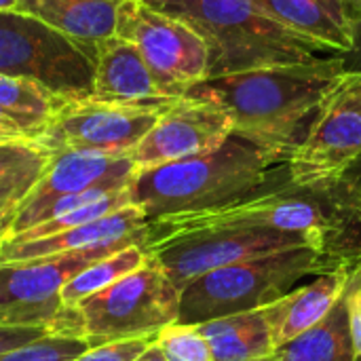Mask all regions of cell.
<instances>
[{"label":"cell","instance_id":"17","mask_svg":"<svg viewBox=\"0 0 361 361\" xmlns=\"http://www.w3.org/2000/svg\"><path fill=\"white\" fill-rule=\"evenodd\" d=\"M93 74L95 102L116 106H167L180 97H167L154 80L137 47L121 36L97 44Z\"/></svg>","mask_w":361,"mask_h":361},{"label":"cell","instance_id":"6","mask_svg":"<svg viewBox=\"0 0 361 361\" xmlns=\"http://www.w3.org/2000/svg\"><path fill=\"white\" fill-rule=\"evenodd\" d=\"M180 290L148 256V260L76 307H63L53 322L57 336L82 338L91 347L157 336L178 322Z\"/></svg>","mask_w":361,"mask_h":361},{"label":"cell","instance_id":"22","mask_svg":"<svg viewBox=\"0 0 361 361\" xmlns=\"http://www.w3.org/2000/svg\"><path fill=\"white\" fill-rule=\"evenodd\" d=\"M70 102L27 78L0 74V108L34 142Z\"/></svg>","mask_w":361,"mask_h":361},{"label":"cell","instance_id":"15","mask_svg":"<svg viewBox=\"0 0 361 361\" xmlns=\"http://www.w3.org/2000/svg\"><path fill=\"white\" fill-rule=\"evenodd\" d=\"M264 15L334 57L355 47L361 0H252Z\"/></svg>","mask_w":361,"mask_h":361},{"label":"cell","instance_id":"20","mask_svg":"<svg viewBox=\"0 0 361 361\" xmlns=\"http://www.w3.org/2000/svg\"><path fill=\"white\" fill-rule=\"evenodd\" d=\"M199 330L212 349V361H256L275 353L260 309L203 322Z\"/></svg>","mask_w":361,"mask_h":361},{"label":"cell","instance_id":"10","mask_svg":"<svg viewBox=\"0 0 361 361\" xmlns=\"http://www.w3.org/2000/svg\"><path fill=\"white\" fill-rule=\"evenodd\" d=\"M296 247L315 245L302 235L256 228L184 231L163 235L146 243L148 256L163 269L178 290L222 267Z\"/></svg>","mask_w":361,"mask_h":361},{"label":"cell","instance_id":"27","mask_svg":"<svg viewBox=\"0 0 361 361\" xmlns=\"http://www.w3.org/2000/svg\"><path fill=\"white\" fill-rule=\"evenodd\" d=\"M152 343H154V336H142V338L97 345V347L87 349L82 355H78L72 361H135Z\"/></svg>","mask_w":361,"mask_h":361},{"label":"cell","instance_id":"2","mask_svg":"<svg viewBox=\"0 0 361 361\" xmlns=\"http://www.w3.org/2000/svg\"><path fill=\"white\" fill-rule=\"evenodd\" d=\"M271 180L256 192L228 205L148 222L150 241L171 233L203 228L281 231L307 237L322 252H336L355 262L360 260V226L343 203L338 186L315 190L292 184L288 176L279 184Z\"/></svg>","mask_w":361,"mask_h":361},{"label":"cell","instance_id":"31","mask_svg":"<svg viewBox=\"0 0 361 361\" xmlns=\"http://www.w3.org/2000/svg\"><path fill=\"white\" fill-rule=\"evenodd\" d=\"M341 197H343V203L347 205L351 218L355 220V224L361 228V169H355L341 186ZM361 262V250H360V260Z\"/></svg>","mask_w":361,"mask_h":361},{"label":"cell","instance_id":"18","mask_svg":"<svg viewBox=\"0 0 361 361\" xmlns=\"http://www.w3.org/2000/svg\"><path fill=\"white\" fill-rule=\"evenodd\" d=\"M351 271L353 267H343L330 275H322L313 283L288 292L260 309L275 351L319 326L334 311L347 292Z\"/></svg>","mask_w":361,"mask_h":361},{"label":"cell","instance_id":"23","mask_svg":"<svg viewBox=\"0 0 361 361\" xmlns=\"http://www.w3.org/2000/svg\"><path fill=\"white\" fill-rule=\"evenodd\" d=\"M146 260H148L146 245H129L104 260L93 262L91 267H87L85 271H80L74 279L66 283V288L61 290L63 307H76L85 298L102 292L104 288L112 286L121 277L140 269Z\"/></svg>","mask_w":361,"mask_h":361},{"label":"cell","instance_id":"32","mask_svg":"<svg viewBox=\"0 0 361 361\" xmlns=\"http://www.w3.org/2000/svg\"><path fill=\"white\" fill-rule=\"evenodd\" d=\"M343 68L345 72H361V13L360 23H357V36H355V47L349 55L343 57Z\"/></svg>","mask_w":361,"mask_h":361},{"label":"cell","instance_id":"33","mask_svg":"<svg viewBox=\"0 0 361 361\" xmlns=\"http://www.w3.org/2000/svg\"><path fill=\"white\" fill-rule=\"evenodd\" d=\"M11 142H32L19 127L0 123V144H11Z\"/></svg>","mask_w":361,"mask_h":361},{"label":"cell","instance_id":"36","mask_svg":"<svg viewBox=\"0 0 361 361\" xmlns=\"http://www.w3.org/2000/svg\"><path fill=\"white\" fill-rule=\"evenodd\" d=\"M256 361H277V360H275V353H273L271 357H264V360H256Z\"/></svg>","mask_w":361,"mask_h":361},{"label":"cell","instance_id":"1","mask_svg":"<svg viewBox=\"0 0 361 361\" xmlns=\"http://www.w3.org/2000/svg\"><path fill=\"white\" fill-rule=\"evenodd\" d=\"M343 74V57H326L209 76L186 95L222 108L233 123V135L286 163Z\"/></svg>","mask_w":361,"mask_h":361},{"label":"cell","instance_id":"8","mask_svg":"<svg viewBox=\"0 0 361 361\" xmlns=\"http://www.w3.org/2000/svg\"><path fill=\"white\" fill-rule=\"evenodd\" d=\"M0 74L27 78L68 102L93 97V59L44 21L0 11Z\"/></svg>","mask_w":361,"mask_h":361},{"label":"cell","instance_id":"30","mask_svg":"<svg viewBox=\"0 0 361 361\" xmlns=\"http://www.w3.org/2000/svg\"><path fill=\"white\" fill-rule=\"evenodd\" d=\"M49 330L44 328H0V355L6 351H13L17 347H23L32 341H38L42 336H47Z\"/></svg>","mask_w":361,"mask_h":361},{"label":"cell","instance_id":"5","mask_svg":"<svg viewBox=\"0 0 361 361\" xmlns=\"http://www.w3.org/2000/svg\"><path fill=\"white\" fill-rule=\"evenodd\" d=\"M357 262L336 252L296 247L235 262L197 277L180 290V324L199 326L209 319L258 311L288 294L309 275H330Z\"/></svg>","mask_w":361,"mask_h":361},{"label":"cell","instance_id":"7","mask_svg":"<svg viewBox=\"0 0 361 361\" xmlns=\"http://www.w3.org/2000/svg\"><path fill=\"white\" fill-rule=\"evenodd\" d=\"M361 163V72H345L286 161L292 184L315 190L341 186Z\"/></svg>","mask_w":361,"mask_h":361},{"label":"cell","instance_id":"37","mask_svg":"<svg viewBox=\"0 0 361 361\" xmlns=\"http://www.w3.org/2000/svg\"><path fill=\"white\" fill-rule=\"evenodd\" d=\"M357 169H361V163H360V167H357Z\"/></svg>","mask_w":361,"mask_h":361},{"label":"cell","instance_id":"14","mask_svg":"<svg viewBox=\"0 0 361 361\" xmlns=\"http://www.w3.org/2000/svg\"><path fill=\"white\" fill-rule=\"evenodd\" d=\"M135 173V165L129 154H99L82 150H66L49 154V161L19 203L13 216L30 214L36 207L66 195H76L93 188L121 190L127 188Z\"/></svg>","mask_w":361,"mask_h":361},{"label":"cell","instance_id":"28","mask_svg":"<svg viewBox=\"0 0 361 361\" xmlns=\"http://www.w3.org/2000/svg\"><path fill=\"white\" fill-rule=\"evenodd\" d=\"M49 159V152L42 150L34 142H11V144H0V182L8 178L11 173Z\"/></svg>","mask_w":361,"mask_h":361},{"label":"cell","instance_id":"35","mask_svg":"<svg viewBox=\"0 0 361 361\" xmlns=\"http://www.w3.org/2000/svg\"><path fill=\"white\" fill-rule=\"evenodd\" d=\"M17 0H0V11H15Z\"/></svg>","mask_w":361,"mask_h":361},{"label":"cell","instance_id":"21","mask_svg":"<svg viewBox=\"0 0 361 361\" xmlns=\"http://www.w3.org/2000/svg\"><path fill=\"white\" fill-rule=\"evenodd\" d=\"M277 361H357L351 326L347 292L334 311L313 330L275 351Z\"/></svg>","mask_w":361,"mask_h":361},{"label":"cell","instance_id":"9","mask_svg":"<svg viewBox=\"0 0 361 361\" xmlns=\"http://www.w3.org/2000/svg\"><path fill=\"white\" fill-rule=\"evenodd\" d=\"M116 36L133 42L167 97H184L209 74L205 40L182 19L144 0H123Z\"/></svg>","mask_w":361,"mask_h":361},{"label":"cell","instance_id":"25","mask_svg":"<svg viewBox=\"0 0 361 361\" xmlns=\"http://www.w3.org/2000/svg\"><path fill=\"white\" fill-rule=\"evenodd\" d=\"M87 349H91V345L82 338L47 334L23 347L2 353L0 361H72Z\"/></svg>","mask_w":361,"mask_h":361},{"label":"cell","instance_id":"11","mask_svg":"<svg viewBox=\"0 0 361 361\" xmlns=\"http://www.w3.org/2000/svg\"><path fill=\"white\" fill-rule=\"evenodd\" d=\"M137 241H118L53 258L0 264V328H44L61 311V290L80 271Z\"/></svg>","mask_w":361,"mask_h":361},{"label":"cell","instance_id":"3","mask_svg":"<svg viewBox=\"0 0 361 361\" xmlns=\"http://www.w3.org/2000/svg\"><path fill=\"white\" fill-rule=\"evenodd\" d=\"M275 163L267 150L231 135L209 152L137 169L129 182L131 203L148 222L216 209L262 188Z\"/></svg>","mask_w":361,"mask_h":361},{"label":"cell","instance_id":"19","mask_svg":"<svg viewBox=\"0 0 361 361\" xmlns=\"http://www.w3.org/2000/svg\"><path fill=\"white\" fill-rule=\"evenodd\" d=\"M123 0H17L15 11L32 15L76 42L93 61L97 44L116 34Z\"/></svg>","mask_w":361,"mask_h":361},{"label":"cell","instance_id":"24","mask_svg":"<svg viewBox=\"0 0 361 361\" xmlns=\"http://www.w3.org/2000/svg\"><path fill=\"white\" fill-rule=\"evenodd\" d=\"M154 347L167 361H212V349L199 326L173 322L154 336Z\"/></svg>","mask_w":361,"mask_h":361},{"label":"cell","instance_id":"13","mask_svg":"<svg viewBox=\"0 0 361 361\" xmlns=\"http://www.w3.org/2000/svg\"><path fill=\"white\" fill-rule=\"evenodd\" d=\"M233 135V123L222 108L212 102L180 97L163 110L154 127L131 150L137 169L188 159L222 146Z\"/></svg>","mask_w":361,"mask_h":361},{"label":"cell","instance_id":"12","mask_svg":"<svg viewBox=\"0 0 361 361\" xmlns=\"http://www.w3.org/2000/svg\"><path fill=\"white\" fill-rule=\"evenodd\" d=\"M167 106H116L95 99L70 102L53 116L34 144L49 154L66 150L131 154Z\"/></svg>","mask_w":361,"mask_h":361},{"label":"cell","instance_id":"4","mask_svg":"<svg viewBox=\"0 0 361 361\" xmlns=\"http://www.w3.org/2000/svg\"><path fill=\"white\" fill-rule=\"evenodd\" d=\"M188 23L207 44L209 76L334 57L264 15L252 0H144Z\"/></svg>","mask_w":361,"mask_h":361},{"label":"cell","instance_id":"16","mask_svg":"<svg viewBox=\"0 0 361 361\" xmlns=\"http://www.w3.org/2000/svg\"><path fill=\"white\" fill-rule=\"evenodd\" d=\"M118 241H137L144 245L150 241L148 218L133 203L95 222H89V224L57 233V235H49V237L23 241V243L0 241V264L53 258V256H61L68 252H78V250L95 247V245L118 243Z\"/></svg>","mask_w":361,"mask_h":361},{"label":"cell","instance_id":"26","mask_svg":"<svg viewBox=\"0 0 361 361\" xmlns=\"http://www.w3.org/2000/svg\"><path fill=\"white\" fill-rule=\"evenodd\" d=\"M49 159L32 163L15 173H11L8 178H4L0 182V237L4 235L15 209L19 207V203L25 199V195L30 192V188L36 184V180L40 178L44 165Z\"/></svg>","mask_w":361,"mask_h":361},{"label":"cell","instance_id":"34","mask_svg":"<svg viewBox=\"0 0 361 361\" xmlns=\"http://www.w3.org/2000/svg\"><path fill=\"white\" fill-rule=\"evenodd\" d=\"M135 361H167V360L161 355V351H159V349L154 347V343H152V345H150V347H148V349H146V351H144V353H142V355H140Z\"/></svg>","mask_w":361,"mask_h":361},{"label":"cell","instance_id":"29","mask_svg":"<svg viewBox=\"0 0 361 361\" xmlns=\"http://www.w3.org/2000/svg\"><path fill=\"white\" fill-rule=\"evenodd\" d=\"M347 305H349V326H351L353 347L357 361H361V262H357L351 271L349 286H347Z\"/></svg>","mask_w":361,"mask_h":361}]
</instances>
